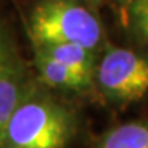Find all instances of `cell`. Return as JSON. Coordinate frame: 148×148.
<instances>
[{"label": "cell", "instance_id": "obj_9", "mask_svg": "<svg viewBox=\"0 0 148 148\" xmlns=\"http://www.w3.org/2000/svg\"><path fill=\"white\" fill-rule=\"evenodd\" d=\"M11 55H12V51H11L10 42L7 40V37H5L4 32H3V29L0 27V66L4 63Z\"/></svg>", "mask_w": 148, "mask_h": 148}, {"label": "cell", "instance_id": "obj_1", "mask_svg": "<svg viewBox=\"0 0 148 148\" xmlns=\"http://www.w3.org/2000/svg\"><path fill=\"white\" fill-rule=\"evenodd\" d=\"M75 133L74 115L36 90H26L7 123L1 148H66Z\"/></svg>", "mask_w": 148, "mask_h": 148}, {"label": "cell", "instance_id": "obj_5", "mask_svg": "<svg viewBox=\"0 0 148 148\" xmlns=\"http://www.w3.org/2000/svg\"><path fill=\"white\" fill-rule=\"evenodd\" d=\"M36 66L41 79L49 86L81 90L90 84V78L77 73L38 49H36Z\"/></svg>", "mask_w": 148, "mask_h": 148}, {"label": "cell", "instance_id": "obj_8", "mask_svg": "<svg viewBox=\"0 0 148 148\" xmlns=\"http://www.w3.org/2000/svg\"><path fill=\"white\" fill-rule=\"evenodd\" d=\"M134 30L144 42H148V0H134L130 7Z\"/></svg>", "mask_w": 148, "mask_h": 148}, {"label": "cell", "instance_id": "obj_3", "mask_svg": "<svg viewBox=\"0 0 148 148\" xmlns=\"http://www.w3.org/2000/svg\"><path fill=\"white\" fill-rule=\"evenodd\" d=\"M97 81L112 100L129 103L148 93V59L126 48H110L97 66Z\"/></svg>", "mask_w": 148, "mask_h": 148}, {"label": "cell", "instance_id": "obj_10", "mask_svg": "<svg viewBox=\"0 0 148 148\" xmlns=\"http://www.w3.org/2000/svg\"><path fill=\"white\" fill-rule=\"evenodd\" d=\"M89 1H97V0H89Z\"/></svg>", "mask_w": 148, "mask_h": 148}, {"label": "cell", "instance_id": "obj_6", "mask_svg": "<svg viewBox=\"0 0 148 148\" xmlns=\"http://www.w3.org/2000/svg\"><path fill=\"white\" fill-rule=\"evenodd\" d=\"M36 49L47 53L48 56L69 66L70 69L92 79L95 70V60L92 49L79 44L63 42V44H36Z\"/></svg>", "mask_w": 148, "mask_h": 148}, {"label": "cell", "instance_id": "obj_2", "mask_svg": "<svg viewBox=\"0 0 148 148\" xmlns=\"http://www.w3.org/2000/svg\"><path fill=\"white\" fill-rule=\"evenodd\" d=\"M34 44H79L95 49L101 29L95 15L75 0H42L30 16Z\"/></svg>", "mask_w": 148, "mask_h": 148}, {"label": "cell", "instance_id": "obj_7", "mask_svg": "<svg viewBox=\"0 0 148 148\" xmlns=\"http://www.w3.org/2000/svg\"><path fill=\"white\" fill-rule=\"evenodd\" d=\"M95 148H148V119L112 127L101 136Z\"/></svg>", "mask_w": 148, "mask_h": 148}, {"label": "cell", "instance_id": "obj_4", "mask_svg": "<svg viewBox=\"0 0 148 148\" xmlns=\"http://www.w3.org/2000/svg\"><path fill=\"white\" fill-rule=\"evenodd\" d=\"M26 92L22 64L11 55L0 66V148L7 123Z\"/></svg>", "mask_w": 148, "mask_h": 148}]
</instances>
